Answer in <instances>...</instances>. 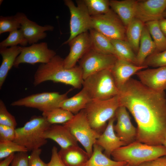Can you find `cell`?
<instances>
[{"mask_svg": "<svg viewBox=\"0 0 166 166\" xmlns=\"http://www.w3.org/2000/svg\"><path fill=\"white\" fill-rule=\"evenodd\" d=\"M14 155V153L13 154L5 158L4 160H2L0 162V166H9L12 162Z\"/></svg>", "mask_w": 166, "mask_h": 166, "instance_id": "7bdbcfd3", "label": "cell"}, {"mask_svg": "<svg viewBox=\"0 0 166 166\" xmlns=\"http://www.w3.org/2000/svg\"><path fill=\"white\" fill-rule=\"evenodd\" d=\"M89 31L92 49L101 53L116 56L115 51L110 39L94 29Z\"/></svg>", "mask_w": 166, "mask_h": 166, "instance_id": "484cf974", "label": "cell"}, {"mask_svg": "<svg viewBox=\"0 0 166 166\" xmlns=\"http://www.w3.org/2000/svg\"><path fill=\"white\" fill-rule=\"evenodd\" d=\"M166 9V0H137L135 18L144 24L163 18Z\"/></svg>", "mask_w": 166, "mask_h": 166, "instance_id": "4fadbf2b", "label": "cell"}, {"mask_svg": "<svg viewBox=\"0 0 166 166\" xmlns=\"http://www.w3.org/2000/svg\"><path fill=\"white\" fill-rule=\"evenodd\" d=\"M43 136L46 140H53L61 149L78 145V141L68 128L63 125H51L45 132Z\"/></svg>", "mask_w": 166, "mask_h": 166, "instance_id": "ffe728a7", "label": "cell"}, {"mask_svg": "<svg viewBox=\"0 0 166 166\" xmlns=\"http://www.w3.org/2000/svg\"><path fill=\"white\" fill-rule=\"evenodd\" d=\"M160 28L166 37V18H163L159 21Z\"/></svg>", "mask_w": 166, "mask_h": 166, "instance_id": "ee69618b", "label": "cell"}, {"mask_svg": "<svg viewBox=\"0 0 166 166\" xmlns=\"http://www.w3.org/2000/svg\"><path fill=\"white\" fill-rule=\"evenodd\" d=\"M70 50L68 55L64 59L65 67L70 69L76 66L80 60L91 48L89 33H82L74 38L68 43Z\"/></svg>", "mask_w": 166, "mask_h": 166, "instance_id": "5bb4252c", "label": "cell"}, {"mask_svg": "<svg viewBox=\"0 0 166 166\" xmlns=\"http://www.w3.org/2000/svg\"><path fill=\"white\" fill-rule=\"evenodd\" d=\"M63 125L81 144L90 158L93 153V145L101 134L91 127L84 109Z\"/></svg>", "mask_w": 166, "mask_h": 166, "instance_id": "52a82bcc", "label": "cell"}, {"mask_svg": "<svg viewBox=\"0 0 166 166\" xmlns=\"http://www.w3.org/2000/svg\"><path fill=\"white\" fill-rule=\"evenodd\" d=\"M74 115L66 110L60 107L42 112L44 117L51 125L64 124L71 120Z\"/></svg>", "mask_w": 166, "mask_h": 166, "instance_id": "4dcf8cb0", "label": "cell"}, {"mask_svg": "<svg viewBox=\"0 0 166 166\" xmlns=\"http://www.w3.org/2000/svg\"><path fill=\"white\" fill-rule=\"evenodd\" d=\"M119 106L117 95L105 100H91L84 110L91 127L101 134L107 125V122L115 116Z\"/></svg>", "mask_w": 166, "mask_h": 166, "instance_id": "8992f818", "label": "cell"}, {"mask_svg": "<svg viewBox=\"0 0 166 166\" xmlns=\"http://www.w3.org/2000/svg\"><path fill=\"white\" fill-rule=\"evenodd\" d=\"M114 55L97 52L91 48L80 59L83 80L89 76L102 70L110 69L117 60Z\"/></svg>", "mask_w": 166, "mask_h": 166, "instance_id": "8fae6325", "label": "cell"}, {"mask_svg": "<svg viewBox=\"0 0 166 166\" xmlns=\"http://www.w3.org/2000/svg\"><path fill=\"white\" fill-rule=\"evenodd\" d=\"M58 153L66 166H85L89 158L86 152L78 145L61 148Z\"/></svg>", "mask_w": 166, "mask_h": 166, "instance_id": "44dd1931", "label": "cell"}, {"mask_svg": "<svg viewBox=\"0 0 166 166\" xmlns=\"http://www.w3.org/2000/svg\"><path fill=\"white\" fill-rule=\"evenodd\" d=\"M137 0L109 1L111 9L117 15L126 27L135 18Z\"/></svg>", "mask_w": 166, "mask_h": 166, "instance_id": "7402d4cb", "label": "cell"}, {"mask_svg": "<svg viewBox=\"0 0 166 166\" xmlns=\"http://www.w3.org/2000/svg\"><path fill=\"white\" fill-rule=\"evenodd\" d=\"M144 24L135 18L126 27L127 41L136 54Z\"/></svg>", "mask_w": 166, "mask_h": 166, "instance_id": "4316f807", "label": "cell"}, {"mask_svg": "<svg viewBox=\"0 0 166 166\" xmlns=\"http://www.w3.org/2000/svg\"><path fill=\"white\" fill-rule=\"evenodd\" d=\"M51 125L43 116L34 117L23 126L16 128L14 141L26 148L28 151L40 148L47 143L43 135Z\"/></svg>", "mask_w": 166, "mask_h": 166, "instance_id": "277c9868", "label": "cell"}, {"mask_svg": "<svg viewBox=\"0 0 166 166\" xmlns=\"http://www.w3.org/2000/svg\"><path fill=\"white\" fill-rule=\"evenodd\" d=\"M82 86L92 100L109 99L118 95L119 92L110 69L89 76L83 80Z\"/></svg>", "mask_w": 166, "mask_h": 166, "instance_id": "5b68a950", "label": "cell"}, {"mask_svg": "<svg viewBox=\"0 0 166 166\" xmlns=\"http://www.w3.org/2000/svg\"><path fill=\"white\" fill-rule=\"evenodd\" d=\"M163 145H164L166 148V137L163 143Z\"/></svg>", "mask_w": 166, "mask_h": 166, "instance_id": "bcb514c9", "label": "cell"}, {"mask_svg": "<svg viewBox=\"0 0 166 166\" xmlns=\"http://www.w3.org/2000/svg\"><path fill=\"white\" fill-rule=\"evenodd\" d=\"M89 14L94 16L108 12L110 9L108 0H83Z\"/></svg>", "mask_w": 166, "mask_h": 166, "instance_id": "1f68e13d", "label": "cell"}, {"mask_svg": "<svg viewBox=\"0 0 166 166\" xmlns=\"http://www.w3.org/2000/svg\"><path fill=\"white\" fill-rule=\"evenodd\" d=\"M117 58L122 59L137 65L136 54L127 41L110 39Z\"/></svg>", "mask_w": 166, "mask_h": 166, "instance_id": "f1b7e54d", "label": "cell"}, {"mask_svg": "<svg viewBox=\"0 0 166 166\" xmlns=\"http://www.w3.org/2000/svg\"><path fill=\"white\" fill-rule=\"evenodd\" d=\"M40 148L34 149L29 156V166H47V164L44 162L40 158L42 152Z\"/></svg>", "mask_w": 166, "mask_h": 166, "instance_id": "f35d334b", "label": "cell"}, {"mask_svg": "<svg viewBox=\"0 0 166 166\" xmlns=\"http://www.w3.org/2000/svg\"><path fill=\"white\" fill-rule=\"evenodd\" d=\"M120 106L126 108L137 125L136 141L163 145L166 137V95L131 78L119 90Z\"/></svg>", "mask_w": 166, "mask_h": 166, "instance_id": "6da1fadb", "label": "cell"}, {"mask_svg": "<svg viewBox=\"0 0 166 166\" xmlns=\"http://www.w3.org/2000/svg\"><path fill=\"white\" fill-rule=\"evenodd\" d=\"M28 42L21 29L10 32L8 37L0 43V48L17 46L18 45L26 46Z\"/></svg>", "mask_w": 166, "mask_h": 166, "instance_id": "d6a6232c", "label": "cell"}, {"mask_svg": "<svg viewBox=\"0 0 166 166\" xmlns=\"http://www.w3.org/2000/svg\"><path fill=\"white\" fill-rule=\"evenodd\" d=\"M162 17L163 18H166V9L163 14Z\"/></svg>", "mask_w": 166, "mask_h": 166, "instance_id": "f6af8a7d", "label": "cell"}, {"mask_svg": "<svg viewBox=\"0 0 166 166\" xmlns=\"http://www.w3.org/2000/svg\"><path fill=\"white\" fill-rule=\"evenodd\" d=\"M56 55L53 50L48 48L46 42L34 44L28 47H22V50L16 58L14 66L17 68L20 64L24 63L31 64L46 63Z\"/></svg>", "mask_w": 166, "mask_h": 166, "instance_id": "7c38bea8", "label": "cell"}, {"mask_svg": "<svg viewBox=\"0 0 166 166\" xmlns=\"http://www.w3.org/2000/svg\"><path fill=\"white\" fill-rule=\"evenodd\" d=\"M0 124L16 128L17 122L14 117L8 111L5 103L0 100Z\"/></svg>", "mask_w": 166, "mask_h": 166, "instance_id": "8d00e7d4", "label": "cell"}, {"mask_svg": "<svg viewBox=\"0 0 166 166\" xmlns=\"http://www.w3.org/2000/svg\"><path fill=\"white\" fill-rule=\"evenodd\" d=\"M144 25L148 28L156 45L155 53L166 50V37L160 28L159 21L148 22Z\"/></svg>", "mask_w": 166, "mask_h": 166, "instance_id": "f546056e", "label": "cell"}, {"mask_svg": "<svg viewBox=\"0 0 166 166\" xmlns=\"http://www.w3.org/2000/svg\"><path fill=\"white\" fill-rule=\"evenodd\" d=\"M116 120L115 116L109 120L105 128L95 143L104 150V153L109 158L116 149L127 145L117 135L114 130V123Z\"/></svg>", "mask_w": 166, "mask_h": 166, "instance_id": "d6986e66", "label": "cell"}, {"mask_svg": "<svg viewBox=\"0 0 166 166\" xmlns=\"http://www.w3.org/2000/svg\"><path fill=\"white\" fill-rule=\"evenodd\" d=\"M156 51L155 44L148 28L144 25L140 41L139 49L136 54L137 65H142L147 58Z\"/></svg>", "mask_w": 166, "mask_h": 166, "instance_id": "d4e9b609", "label": "cell"}, {"mask_svg": "<svg viewBox=\"0 0 166 166\" xmlns=\"http://www.w3.org/2000/svg\"><path fill=\"white\" fill-rule=\"evenodd\" d=\"M124 166H130L127 163L126 165Z\"/></svg>", "mask_w": 166, "mask_h": 166, "instance_id": "7dc6e473", "label": "cell"}, {"mask_svg": "<svg viewBox=\"0 0 166 166\" xmlns=\"http://www.w3.org/2000/svg\"><path fill=\"white\" fill-rule=\"evenodd\" d=\"M115 117L117 121L114 129L117 135L127 145L135 141L137 128L132 123L126 108L120 106L116 111Z\"/></svg>", "mask_w": 166, "mask_h": 166, "instance_id": "9a60e30c", "label": "cell"}, {"mask_svg": "<svg viewBox=\"0 0 166 166\" xmlns=\"http://www.w3.org/2000/svg\"><path fill=\"white\" fill-rule=\"evenodd\" d=\"M111 156L115 161L126 162L130 166H138L166 156V148L163 145H151L135 141L118 148Z\"/></svg>", "mask_w": 166, "mask_h": 166, "instance_id": "3957f363", "label": "cell"}, {"mask_svg": "<svg viewBox=\"0 0 166 166\" xmlns=\"http://www.w3.org/2000/svg\"><path fill=\"white\" fill-rule=\"evenodd\" d=\"M91 100L87 92L82 89L73 96L63 101L59 107L76 114L85 109Z\"/></svg>", "mask_w": 166, "mask_h": 166, "instance_id": "cb8c5ba5", "label": "cell"}, {"mask_svg": "<svg viewBox=\"0 0 166 166\" xmlns=\"http://www.w3.org/2000/svg\"><path fill=\"white\" fill-rule=\"evenodd\" d=\"M103 149L95 144L93 152L85 166H124L127 163L111 159L103 152Z\"/></svg>", "mask_w": 166, "mask_h": 166, "instance_id": "83f0119b", "label": "cell"}, {"mask_svg": "<svg viewBox=\"0 0 166 166\" xmlns=\"http://www.w3.org/2000/svg\"><path fill=\"white\" fill-rule=\"evenodd\" d=\"M22 47L16 46L9 48H0V54L2 61L0 67V88L1 89L7 74L13 66L15 60L20 53Z\"/></svg>", "mask_w": 166, "mask_h": 166, "instance_id": "603a6c76", "label": "cell"}, {"mask_svg": "<svg viewBox=\"0 0 166 166\" xmlns=\"http://www.w3.org/2000/svg\"><path fill=\"white\" fill-rule=\"evenodd\" d=\"M147 67L146 66L136 65L125 60L117 58L110 70L116 85L119 91L132 75Z\"/></svg>", "mask_w": 166, "mask_h": 166, "instance_id": "ac0fdd59", "label": "cell"}, {"mask_svg": "<svg viewBox=\"0 0 166 166\" xmlns=\"http://www.w3.org/2000/svg\"><path fill=\"white\" fill-rule=\"evenodd\" d=\"M63 60L60 56L56 55L49 62L41 64L34 75V86L51 81L70 85L76 89L81 88L83 79L81 68L75 66L70 69L66 68Z\"/></svg>", "mask_w": 166, "mask_h": 166, "instance_id": "7a4b0ae2", "label": "cell"}, {"mask_svg": "<svg viewBox=\"0 0 166 166\" xmlns=\"http://www.w3.org/2000/svg\"><path fill=\"white\" fill-rule=\"evenodd\" d=\"M21 25L20 29L30 45L36 43L40 40L47 36L45 31H53V26L46 25L40 26L36 22L29 20L24 13H17L14 15Z\"/></svg>", "mask_w": 166, "mask_h": 166, "instance_id": "2e32d148", "label": "cell"}, {"mask_svg": "<svg viewBox=\"0 0 166 166\" xmlns=\"http://www.w3.org/2000/svg\"><path fill=\"white\" fill-rule=\"evenodd\" d=\"M71 89L63 94L57 92H43L31 95L12 102L14 106H24L37 109L42 112L59 107L61 103L68 98Z\"/></svg>", "mask_w": 166, "mask_h": 166, "instance_id": "30bf717a", "label": "cell"}, {"mask_svg": "<svg viewBox=\"0 0 166 166\" xmlns=\"http://www.w3.org/2000/svg\"><path fill=\"white\" fill-rule=\"evenodd\" d=\"M138 166H166V156H162L145 162Z\"/></svg>", "mask_w": 166, "mask_h": 166, "instance_id": "b9f144b4", "label": "cell"}, {"mask_svg": "<svg viewBox=\"0 0 166 166\" xmlns=\"http://www.w3.org/2000/svg\"><path fill=\"white\" fill-rule=\"evenodd\" d=\"M144 85L154 90H166V67L141 70L135 74Z\"/></svg>", "mask_w": 166, "mask_h": 166, "instance_id": "e0dca14e", "label": "cell"}, {"mask_svg": "<svg viewBox=\"0 0 166 166\" xmlns=\"http://www.w3.org/2000/svg\"><path fill=\"white\" fill-rule=\"evenodd\" d=\"M20 24L14 16H3L0 17V34L13 31L20 29Z\"/></svg>", "mask_w": 166, "mask_h": 166, "instance_id": "e575fe53", "label": "cell"}, {"mask_svg": "<svg viewBox=\"0 0 166 166\" xmlns=\"http://www.w3.org/2000/svg\"><path fill=\"white\" fill-rule=\"evenodd\" d=\"M28 152L26 148L14 141H0V160H2L15 152Z\"/></svg>", "mask_w": 166, "mask_h": 166, "instance_id": "836d02e7", "label": "cell"}, {"mask_svg": "<svg viewBox=\"0 0 166 166\" xmlns=\"http://www.w3.org/2000/svg\"><path fill=\"white\" fill-rule=\"evenodd\" d=\"M29 156L26 152H17L10 166H29Z\"/></svg>", "mask_w": 166, "mask_h": 166, "instance_id": "ab89813d", "label": "cell"}, {"mask_svg": "<svg viewBox=\"0 0 166 166\" xmlns=\"http://www.w3.org/2000/svg\"><path fill=\"white\" fill-rule=\"evenodd\" d=\"M91 17L92 29L110 39L127 41L126 27L111 9L106 13Z\"/></svg>", "mask_w": 166, "mask_h": 166, "instance_id": "9c48e42d", "label": "cell"}, {"mask_svg": "<svg viewBox=\"0 0 166 166\" xmlns=\"http://www.w3.org/2000/svg\"><path fill=\"white\" fill-rule=\"evenodd\" d=\"M16 128L0 124V141H14L15 137Z\"/></svg>", "mask_w": 166, "mask_h": 166, "instance_id": "74e56055", "label": "cell"}, {"mask_svg": "<svg viewBox=\"0 0 166 166\" xmlns=\"http://www.w3.org/2000/svg\"><path fill=\"white\" fill-rule=\"evenodd\" d=\"M51 152L50 160L47 163V166H66L60 157L56 147H53Z\"/></svg>", "mask_w": 166, "mask_h": 166, "instance_id": "60d3db41", "label": "cell"}, {"mask_svg": "<svg viewBox=\"0 0 166 166\" xmlns=\"http://www.w3.org/2000/svg\"><path fill=\"white\" fill-rule=\"evenodd\" d=\"M77 5L71 0H65L70 14V36L62 44H68L77 35L92 29V17L89 14L83 0H76Z\"/></svg>", "mask_w": 166, "mask_h": 166, "instance_id": "ba28073f", "label": "cell"}, {"mask_svg": "<svg viewBox=\"0 0 166 166\" xmlns=\"http://www.w3.org/2000/svg\"><path fill=\"white\" fill-rule=\"evenodd\" d=\"M143 65L154 68L166 67V50L152 54L147 58Z\"/></svg>", "mask_w": 166, "mask_h": 166, "instance_id": "d590c367", "label": "cell"}]
</instances>
